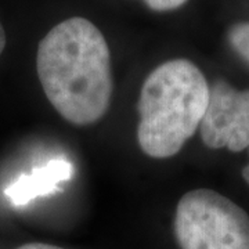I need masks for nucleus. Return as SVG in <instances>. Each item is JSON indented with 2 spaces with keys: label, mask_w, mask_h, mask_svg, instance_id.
I'll return each mask as SVG.
<instances>
[{
  "label": "nucleus",
  "mask_w": 249,
  "mask_h": 249,
  "mask_svg": "<svg viewBox=\"0 0 249 249\" xmlns=\"http://www.w3.org/2000/svg\"><path fill=\"white\" fill-rule=\"evenodd\" d=\"M36 71L46 97L72 124L86 126L107 114L114 78L101 31L83 17L64 19L39 42Z\"/></svg>",
  "instance_id": "f257e3e1"
},
{
  "label": "nucleus",
  "mask_w": 249,
  "mask_h": 249,
  "mask_svg": "<svg viewBox=\"0 0 249 249\" xmlns=\"http://www.w3.org/2000/svg\"><path fill=\"white\" fill-rule=\"evenodd\" d=\"M208 100L209 85L194 62L175 58L158 65L140 90V150L155 160L175 157L199 129Z\"/></svg>",
  "instance_id": "f03ea898"
},
{
  "label": "nucleus",
  "mask_w": 249,
  "mask_h": 249,
  "mask_svg": "<svg viewBox=\"0 0 249 249\" xmlns=\"http://www.w3.org/2000/svg\"><path fill=\"white\" fill-rule=\"evenodd\" d=\"M173 230L180 249H249L248 213L209 188L180 198Z\"/></svg>",
  "instance_id": "7ed1b4c3"
},
{
  "label": "nucleus",
  "mask_w": 249,
  "mask_h": 249,
  "mask_svg": "<svg viewBox=\"0 0 249 249\" xmlns=\"http://www.w3.org/2000/svg\"><path fill=\"white\" fill-rule=\"evenodd\" d=\"M199 133L208 148L241 152L249 147V90H237L224 80L209 88V100Z\"/></svg>",
  "instance_id": "20e7f679"
},
{
  "label": "nucleus",
  "mask_w": 249,
  "mask_h": 249,
  "mask_svg": "<svg viewBox=\"0 0 249 249\" xmlns=\"http://www.w3.org/2000/svg\"><path fill=\"white\" fill-rule=\"evenodd\" d=\"M73 173V166L70 160H49L40 168L34 169L29 175H22L11 183L4 194L14 205H25L37 196L53 194L60 190L62 181H68Z\"/></svg>",
  "instance_id": "39448f33"
},
{
  "label": "nucleus",
  "mask_w": 249,
  "mask_h": 249,
  "mask_svg": "<svg viewBox=\"0 0 249 249\" xmlns=\"http://www.w3.org/2000/svg\"><path fill=\"white\" fill-rule=\"evenodd\" d=\"M229 43L232 50L249 65V22H237L227 32Z\"/></svg>",
  "instance_id": "423d86ee"
},
{
  "label": "nucleus",
  "mask_w": 249,
  "mask_h": 249,
  "mask_svg": "<svg viewBox=\"0 0 249 249\" xmlns=\"http://www.w3.org/2000/svg\"><path fill=\"white\" fill-rule=\"evenodd\" d=\"M142 1L152 11L162 13V11H172V10L180 9L188 0H142Z\"/></svg>",
  "instance_id": "0eeeda50"
},
{
  "label": "nucleus",
  "mask_w": 249,
  "mask_h": 249,
  "mask_svg": "<svg viewBox=\"0 0 249 249\" xmlns=\"http://www.w3.org/2000/svg\"><path fill=\"white\" fill-rule=\"evenodd\" d=\"M17 249H64L55 245H50V244H42V242H31V244H25L21 245Z\"/></svg>",
  "instance_id": "6e6552de"
},
{
  "label": "nucleus",
  "mask_w": 249,
  "mask_h": 249,
  "mask_svg": "<svg viewBox=\"0 0 249 249\" xmlns=\"http://www.w3.org/2000/svg\"><path fill=\"white\" fill-rule=\"evenodd\" d=\"M4 47H6V32H4V28L1 25V22H0V55L3 53Z\"/></svg>",
  "instance_id": "1a4fd4ad"
},
{
  "label": "nucleus",
  "mask_w": 249,
  "mask_h": 249,
  "mask_svg": "<svg viewBox=\"0 0 249 249\" xmlns=\"http://www.w3.org/2000/svg\"><path fill=\"white\" fill-rule=\"evenodd\" d=\"M248 152H249V147H248ZM242 178H244V180L247 181L249 184V163L242 169Z\"/></svg>",
  "instance_id": "9d476101"
}]
</instances>
